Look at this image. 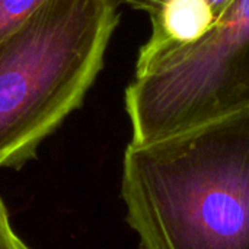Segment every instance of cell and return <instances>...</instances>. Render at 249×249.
<instances>
[{"instance_id": "3957f363", "label": "cell", "mask_w": 249, "mask_h": 249, "mask_svg": "<svg viewBox=\"0 0 249 249\" xmlns=\"http://www.w3.org/2000/svg\"><path fill=\"white\" fill-rule=\"evenodd\" d=\"M124 99L131 144L249 108V0H232L197 42L136 66Z\"/></svg>"}, {"instance_id": "5b68a950", "label": "cell", "mask_w": 249, "mask_h": 249, "mask_svg": "<svg viewBox=\"0 0 249 249\" xmlns=\"http://www.w3.org/2000/svg\"><path fill=\"white\" fill-rule=\"evenodd\" d=\"M48 0H0V39L19 29Z\"/></svg>"}, {"instance_id": "52a82bcc", "label": "cell", "mask_w": 249, "mask_h": 249, "mask_svg": "<svg viewBox=\"0 0 249 249\" xmlns=\"http://www.w3.org/2000/svg\"><path fill=\"white\" fill-rule=\"evenodd\" d=\"M127 4H130L131 7L134 9H139V10H144L147 12L149 15L153 13L165 0H121Z\"/></svg>"}, {"instance_id": "7a4b0ae2", "label": "cell", "mask_w": 249, "mask_h": 249, "mask_svg": "<svg viewBox=\"0 0 249 249\" xmlns=\"http://www.w3.org/2000/svg\"><path fill=\"white\" fill-rule=\"evenodd\" d=\"M118 0H48L0 39V169H18L76 111L118 23Z\"/></svg>"}, {"instance_id": "8992f818", "label": "cell", "mask_w": 249, "mask_h": 249, "mask_svg": "<svg viewBox=\"0 0 249 249\" xmlns=\"http://www.w3.org/2000/svg\"><path fill=\"white\" fill-rule=\"evenodd\" d=\"M0 249H31L12 226L9 210L0 198Z\"/></svg>"}, {"instance_id": "6da1fadb", "label": "cell", "mask_w": 249, "mask_h": 249, "mask_svg": "<svg viewBox=\"0 0 249 249\" xmlns=\"http://www.w3.org/2000/svg\"><path fill=\"white\" fill-rule=\"evenodd\" d=\"M121 196L140 249H249V108L130 143Z\"/></svg>"}, {"instance_id": "277c9868", "label": "cell", "mask_w": 249, "mask_h": 249, "mask_svg": "<svg viewBox=\"0 0 249 249\" xmlns=\"http://www.w3.org/2000/svg\"><path fill=\"white\" fill-rule=\"evenodd\" d=\"M150 18L152 34L142 47L136 66L197 42L217 20L209 0H165Z\"/></svg>"}, {"instance_id": "ba28073f", "label": "cell", "mask_w": 249, "mask_h": 249, "mask_svg": "<svg viewBox=\"0 0 249 249\" xmlns=\"http://www.w3.org/2000/svg\"><path fill=\"white\" fill-rule=\"evenodd\" d=\"M209 1H210V4H212V7H213V10H214L216 16L219 18L220 13L229 6V3H231L232 0H209Z\"/></svg>"}]
</instances>
